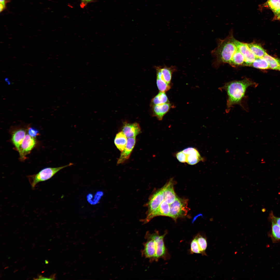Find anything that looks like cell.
<instances>
[{
    "mask_svg": "<svg viewBox=\"0 0 280 280\" xmlns=\"http://www.w3.org/2000/svg\"><path fill=\"white\" fill-rule=\"evenodd\" d=\"M163 197L161 189L156 192L151 197L148 203V211L147 216L144 220V223L149 221L153 214L157 209L163 201Z\"/></svg>",
    "mask_w": 280,
    "mask_h": 280,
    "instance_id": "cell-6",
    "label": "cell"
},
{
    "mask_svg": "<svg viewBox=\"0 0 280 280\" xmlns=\"http://www.w3.org/2000/svg\"><path fill=\"white\" fill-rule=\"evenodd\" d=\"M263 58L267 62L270 69L278 70L280 66V60L275 58L267 53Z\"/></svg>",
    "mask_w": 280,
    "mask_h": 280,
    "instance_id": "cell-20",
    "label": "cell"
},
{
    "mask_svg": "<svg viewBox=\"0 0 280 280\" xmlns=\"http://www.w3.org/2000/svg\"><path fill=\"white\" fill-rule=\"evenodd\" d=\"M169 204L163 201L157 209L153 214L152 219L156 216H169Z\"/></svg>",
    "mask_w": 280,
    "mask_h": 280,
    "instance_id": "cell-19",
    "label": "cell"
},
{
    "mask_svg": "<svg viewBox=\"0 0 280 280\" xmlns=\"http://www.w3.org/2000/svg\"><path fill=\"white\" fill-rule=\"evenodd\" d=\"M182 151L186 155V163L189 165H195L203 160L199 151L195 148L188 147Z\"/></svg>",
    "mask_w": 280,
    "mask_h": 280,
    "instance_id": "cell-11",
    "label": "cell"
},
{
    "mask_svg": "<svg viewBox=\"0 0 280 280\" xmlns=\"http://www.w3.org/2000/svg\"><path fill=\"white\" fill-rule=\"evenodd\" d=\"M271 222V236L274 242L280 241V227L274 221L270 220Z\"/></svg>",
    "mask_w": 280,
    "mask_h": 280,
    "instance_id": "cell-23",
    "label": "cell"
},
{
    "mask_svg": "<svg viewBox=\"0 0 280 280\" xmlns=\"http://www.w3.org/2000/svg\"><path fill=\"white\" fill-rule=\"evenodd\" d=\"M8 2L6 0H0V4L2 5L5 8H6V4Z\"/></svg>",
    "mask_w": 280,
    "mask_h": 280,
    "instance_id": "cell-32",
    "label": "cell"
},
{
    "mask_svg": "<svg viewBox=\"0 0 280 280\" xmlns=\"http://www.w3.org/2000/svg\"><path fill=\"white\" fill-rule=\"evenodd\" d=\"M176 69L174 66L157 67L156 68L157 78L170 84L172 73Z\"/></svg>",
    "mask_w": 280,
    "mask_h": 280,
    "instance_id": "cell-10",
    "label": "cell"
},
{
    "mask_svg": "<svg viewBox=\"0 0 280 280\" xmlns=\"http://www.w3.org/2000/svg\"><path fill=\"white\" fill-rule=\"evenodd\" d=\"M45 262L46 264H47L48 263V262L46 260H45Z\"/></svg>",
    "mask_w": 280,
    "mask_h": 280,
    "instance_id": "cell-34",
    "label": "cell"
},
{
    "mask_svg": "<svg viewBox=\"0 0 280 280\" xmlns=\"http://www.w3.org/2000/svg\"><path fill=\"white\" fill-rule=\"evenodd\" d=\"M26 135L25 130L23 128L15 130L12 135L11 140L14 145L18 151Z\"/></svg>",
    "mask_w": 280,
    "mask_h": 280,
    "instance_id": "cell-14",
    "label": "cell"
},
{
    "mask_svg": "<svg viewBox=\"0 0 280 280\" xmlns=\"http://www.w3.org/2000/svg\"><path fill=\"white\" fill-rule=\"evenodd\" d=\"M278 71H280V66H279V68H278Z\"/></svg>",
    "mask_w": 280,
    "mask_h": 280,
    "instance_id": "cell-35",
    "label": "cell"
},
{
    "mask_svg": "<svg viewBox=\"0 0 280 280\" xmlns=\"http://www.w3.org/2000/svg\"><path fill=\"white\" fill-rule=\"evenodd\" d=\"M251 51L257 58H263L267 53L259 44L254 43H247Z\"/></svg>",
    "mask_w": 280,
    "mask_h": 280,
    "instance_id": "cell-18",
    "label": "cell"
},
{
    "mask_svg": "<svg viewBox=\"0 0 280 280\" xmlns=\"http://www.w3.org/2000/svg\"><path fill=\"white\" fill-rule=\"evenodd\" d=\"M170 205L169 216L176 220L177 218L185 216L189 211L186 199L177 197Z\"/></svg>",
    "mask_w": 280,
    "mask_h": 280,
    "instance_id": "cell-5",
    "label": "cell"
},
{
    "mask_svg": "<svg viewBox=\"0 0 280 280\" xmlns=\"http://www.w3.org/2000/svg\"><path fill=\"white\" fill-rule=\"evenodd\" d=\"M152 103L154 106L169 103V102L165 92H160L152 99Z\"/></svg>",
    "mask_w": 280,
    "mask_h": 280,
    "instance_id": "cell-21",
    "label": "cell"
},
{
    "mask_svg": "<svg viewBox=\"0 0 280 280\" xmlns=\"http://www.w3.org/2000/svg\"><path fill=\"white\" fill-rule=\"evenodd\" d=\"M264 5L273 12L274 19L280 20V0H267Z\"/></svg>",
    "mask_w": 280,
    "mask_h": 280,
    "instance_id": "cell-16",
    "label": "cell"
},
{
    "mask_svg": "<svg viewBox=\"0 0 280 280\" xmlns=\"http://www.w3.org/2000/svg\"><path fill=\"white\" fill-rule=\"evenodd\" d=\"M177 159L179 162L182 163L186 162L187 157L186 155L182 151L178 152L176 154Z\"/></svg>",
    "mask_w": 280,
    "mask_h": 280,
    "instance_id": "cell-27",
    "label": "cell"
},
{
    "mask_svg": "<svg viewBox=\"0 0 280 280\" xmlns=\"http://www.w3.org/2000/svg\"><path fill=\"white\" fill-rule=\"evenodd\" d=\"M200 248L201 253H205L207 246V242L205 238L199 235L195 237Z\"/></svg>",
    "mask_w": 280,
    "mask_h": 280,
    "instance_id": "cell-24",
    "label": "cell"
},
{
    "mask_svg": "<svg viewBox=\"0 0 280 280\" xmlns=\"http://www.w3.org/2000/svg\"><path fill=\"white\" fill-rule=\"evenodd\" d=\"M163 200L169 204L173 202L177 197L174 192L172 179H170L161 189Z\"/></svg>",
    "mask_w": 280,
    "mask_h": 280,
    "instance_id": "cell-9",
    "label": "cell"
},
{
    "mask_svg": "<svg viewBox=\"0 0 280 280\" xmlns=\"http://www.w3.org/2000/svg\"><path fill=\"white\" fill-rule=\"evenodd\" d=\"M135 143V137L128 138L126 146L123 150L121 152L117 161V164L123 163L129 158Z\"/></svg>",
    "mask_w": 280,
    "mask_h": 280,
    "instance_id": "cell-12",
    "label": "cell"
},
{
    "mask_svg": "<svg viewBox=\"0 0 280 280\" xmlns=\"http://www.w3.org/2000/svg\"><path fill=\"white\" fill-rule=\"evenodd\" d=\"M191 251L192 253H201L197 239L195 237L192 241L191 244Z\"/></svg>",
    "mask_w": 280,
    "mask_h": 280,
    "instance_id": "cell-26",
    "label": "cell"
},
{
    "mask_svg": "<svg viewBox=\"0 0 280 280\" xmlns=\"http://www.w3.org/2000/svg\"><path fill=\"white\" fill-rule=\"evenodd\" d=\"M269 217L270 220L274 221L280 227V217L275 216L272 212H271L270 213Z\"/></svg>",
    "mask_w": 280,
    "mask_h": 280,
    "instance_id": "cell-29",
    "label": "cell"
},
{
    "mask_svg": "<svg viewBox=\"0 0 280 280\" xmlns=\"http://www.w3.org/2000/svg\"><path fill=\"white\" fill-rule=\"evenodd\" d=\"M234 42L238 49L244 57L245 66H251V64L257 58L251 51L247 43L240 42L235 39Z\"/></svg>",
    "mask_w": 280,
    "mask_h": 280,
    "instance_id": "cell-8",
    "label": "cell"
},
{
    "mask_svg": "<svg viewBox=\"0 0 280 280\" xmlns=\"http://www.w3.org/2000/svg\"><path fill=\"white\" fill-rule=\"evenodd\" d=\"M235 39L233 36L230 34L219 42L213 52L218 62L229 64L236 48Z\"/></svg>",
    "mask_w": 280,
    "mask_h": 280,
    "instance_id": "cell-3",
    "label": "cell"
},
{
    "mask_svg": "<svg viewBox=\"0 0 280 280\" xmlns=\"http://www.w3.org/2000/svg\"><path fill=\"white\" fill-rule=\"evenodd\" d=\"M73 164V163H70L68 164L60 167H46L41 170L37 174L27 176V177L32 188L34 189L39 183L51 178L61 170Z\"/></svg>",
    "mask_w": 280,
    "mask_h": 280,
    "instance_id": "cell-4",
    "label": "cell"
},
{
    "mask_svg": "<svg viewBox=\"0 0 280 280\" xmlns=\"http://www.w3.org/2000/svg\"><path fill=\"white\" fill-rule=\"evenodd\" d=\"M171 106V104L169 103L153 106L152 110L153 115L158 120H161L163 116L169 110Z\"/></svg>",
    "mask_w": 280,
    "mask_h": 280,
    "instance_id": "cell-15",
    "label": "cell"
},
{
    "mask_svg": "<svg viewBox=\"0 0 280 280\" xmlns=\"http://www.w3.org/2000/svg\"><path fill=\"white\" fill-rule=\"evenodd\" d=\"M127 137L122 131L116 135L114 139L115 144L117 149L121 152L124 149L127 142Z\"/></svg>",
    "mask_w": 280,
    "mask_h": 280,
    "instance_id": "cell-17",
    "label": "cell"
},
{
    "mask_svg": "<svg viewBox=\"0 0 280 280\" xmlns=\"http://www.w3.org/2000/svg\"><path fill=\"white\" fill-rule=\"evenodd\" d=\"M157 84L160 92H165L169 90L171 87L170 84L157 78Z\"/></svg>",
    "mask_w": 280,
    "mask_h": 280,
    "instance_id": "cell-25",
    "label": "cell"
},
{
    "mask_svg": "<svg viewBox=\"0 0 280 280\" xmlns=\"http://www.w3.org/2000/svg\"><path fill=\"white\" fill-rule=\"evenodd\" d=\"M36 144L34 137H31L29 134H26L18 151L21 160H25L26 156L30 153Z\"/></svg>",
    "mask_w": 280,
    "mask_h": 280,
    "instance_id": "cell-7",
    "label": "cell"
},
{
    "mask_svg": "<svg viewBox=\"0 0 280 280\" xmlns=\"http://www.w3.org/2000/svg\"><path fill=\"white\" fill-rule=\"evenodd\" d=\"M5 8L2 5L0 4V11L1 12L4 10Z\"/></svg>",
    "mask_w": 280,
    "mask_h": 280,
    "instance_id": "cell-33",
    "label": "cell"
},
{
    "mask_svg": "<svg viewBox=\"0 0 280 280\" xmlns=\"http://www.w3.org/2000/svg\"><path fill=\"white\" fill-rule=\"evenodd\" d=\"M122 131L127 138L134 137L141 132V128L137 123H126L123 126Z\"/></svg>",
    "mask_w": 280,
    "mask_h": 280,
    "instance_id": "cell-13",
    "label": "cell"
},
{
    "mask_svg": "<svg viewBox=\"0 0 280 280\" xmlns=\"http://www.w3.org/2000/svg\"><path fill=\"white\" fill-rule=\"evenodd\" d=\"M54 278H55V277L54 275L51 278L45 277H42L41 276H39V278L37 279L39 280H51L54 279Z\"/></svg>",
    "mask_w": 280,
    "mask_h": 280,
    "instance_id": "cell-31",
    "label": "cell"
},
{
    "mask_svg": "<svg viewBox=\"0 0 280 280\" xmlns=\"http://www.w3.org/2000/svg\"><path fill=\"white\" fill-rule=\"evenodd\" d=\"M28 132L30 136L34 137L37 136L39 132L37 129L31 127L28 128Z\"/></svg>",
    "mask_w": 280,
    "mask_h": 280,
    "instance_id": "cell-28",
    "label": "cell"
},
{
    "mask_svg": "<svg viewBox=\"0 0 280 280\" xmlns=\"http://www.w3.org/2000/svg\"><path fill=\"white\" fill-rule=\"evenodd\" d=\"M254 85L255 83L248 79L225 83L222 89L226 91L227 95L226 112H228L233 105L240 104L245 97L247 89Z\"/></svg>",
    "mask_w": 280,
    "mask_h": 280,
    "instance_id": "cell-2",
    "label": "cell"
},
{
    "mask_svg": "<svg viewBox=\"0 0 280 280\" xmlns=\"http://www.w3.org/2000/svg\"><path fill=\"white\" fill-rule=\"evenodd\" d=\"M81 3L80 6L81 8H83L88 3L95 2L97 0H80Z\"/></svg>",
    "mask_w": 280,
    "mask_h": 280,
    "instance_id": "cell-30",
    "label": "cell"
},
{
    "mask_svg": "<svg viewBox=\"0 0 280 280\" xmlns=\"http://www.w3.org/2000/svg\"><path fill=\"white\" fill-rule=\"evenodd\" d=\"M251 66L262 69H270L267 62L263 57L256 58L251 64Z\"/></svg>",
    "mask_w": 280,
    "mask_h": 280,
    "instance_id": "cell-22",
    "label": "cell"
},
{
    "mask_svg": "<svg viewBox=\"0 0 280 280\" xmlns=\"http://www.w3.org/2000/svg\"><path fill=\"white\" fill-rule=\"evenodd\" d=\"M166 234V233L160 235L156 231L152 233L146 232L145 236L146 241L143 243V248L141 251L142 256L149 259L151 262L157 261L164 257L166 252L164 241Z\"/></svg>",
    "mask_w": 280,
    "mask_h": 280,
    "instance_id": "cell-1",
    "label": "cell"
}]
</instances>
